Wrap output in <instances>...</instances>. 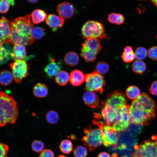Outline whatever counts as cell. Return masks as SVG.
Segmentation results:
<instances>
[{"label": "cell", "instance_id": "obj_1", "mask_svg": "<svg viewBox=\"0 0 157 157\" xmlns=\"http://www.w3.org/2000/svg\"><path fill=\"white\" fill-rule=\"evenodd\" d=\"M156 110L155 101L147 94L142 93L133 101L130 106V122L147 125L156 117Z\"/></svg>", "mask_w": 157, "mask_h": 157}, {"label": "cell", "instance_id": "obj_2", "mask_svg": "<svg viewBox=\"0 0 157 157\" xmlns=\"http://www.w3.org/2000/svg\"><path fill=\"white\" fill-rule=\"evenodd\" d=\"M10 21L12 29L9 43L25 46L34 42L35 40L31 32L34 25L31 21L30 15L17 17Z\"/></svg>", "mask_w": 157, "mask_h": 157}, {"label": "cell", "instance_id": "obj_3", "mask_svg": "<svg viewBox=\"0 0 157 157\" xmlns=\"http://www.w3.org/2000/svg\"><path fill=\"white\" fill-rule=\"evenodd\" d=\"M18 115L17 103L13 98L0 91V127L15 123Z\"/></svg>", "mask_w": 157, "mask_h": 157}, {"label": "cell", "instance_id": "obj_4", "mask_svg": "<svg viewBox=\"0 0 157 157\" xmlns=\"http://www.w3.org/2000/svg\"><path fill=\"white\" fill-rule=\"evenodd\" d=\"M83 37L91 38L105 39L107 35L104 26L101 23L95 20H88L83 25L81 30Z\"/></svg>", "mask_w": 157, "mask_h": 157}, {"label": "cell", "instance_id": "obj_5", "mask_svg": "<svg viewBox=\"0 0 157 157\" xmlns=\"http://www.w3.org/2000/svg\"><path fill=\"white\" fill-rule=\"evenodd\" d=\"M85 135L82 138L85 145L92 151L103 142L102 133L100 129L93 128L90 126L85 128L84 130Z\"/></svg>", "mask_w": 157, "mask_h": 157}, {"label": "cell", "instance_id": "obj_6", "mask_svg": "<svg viewBox=\"0 0 157 157\" xmlns=\"http://www.w3.org/2000/svg\"><path fill=\"white\" fill-rule=\"evenodd\" d=\"M93 123L101 131L104 145L106 147L111 146L113 149H116L119 138L118 132L112 126L104 125L101 121L94 120Z\"/></svg>", "mask_w": 157, "mask_h": 157}, {"label": "cell", "instance_id": "obj_7", "mask_svg": "<svg viewBox=\"0 0 157 157\" xmlns=\"http://www.w3.org/2000/svg\"><path fill=\"white\" fill-rule=\"evenodd\" d=\"M85 86L87 90L99 92L102 93L105 81L103 75L94 71L85 75Z\"/></svg>", "mask_w": 157, "mask_h": 157}, {"label": "cell", "instance_id": "obj_8", "mask_svg": "<svg viewBox=\"0 0 157 157\" xmlns=\"http://www.w3.org/2000/svg\"><path fill=\"white\" fill-rule=\"evenodd\" d=\"M135 149L131 157H157V144L152 140L143 141Z\"/></svg>", "mask_w": 157, "mask_h": 157}, {"label": "cell", "instance_id": "obj_9", "mask_svg": "<svg viewBox=\"0 0 157 157\" xmlns=\"http://www.w3.org/2000/svg\"><path fill=\"white\" fill-rule=\"evenodd\" d=\"M130 106L126 104L117 109V117L112 125L117 132H124L129 127Z\"/></svg>", "mask_w": 157, "mask_h": 157}, {"label": "cell", "instance_id": "obj_10", "mask_svg": "<svg viewBox=\"0 0 157 157\" xmlns=\"http://www.w3.org/2000/svg\"><path fill=\"white\" fill-rule=\"evenodd\" d=\"M10 66L15 82L17 83H21L23 80L29 74V67L25 60H14L10 64Z\"/></svg>", "mask_w": 157, "mask_h": 157}, {"label": "cell", "instance_id": "obj_11", "mask_svg": "<svg viewBox=\"0 0 157 157\" xmlns=\"http://www.w3.org/2000/svg\"><path fill=\"white\" fill-rule=\"evenodd\" d=\"M127 101L125 95L122 92L116 90L108 95L105 100L102 102L103 107L111 106L116 109L126 105Z\"/></svg>", "mask_w": 157, "mask_h": 157}, {"label": "cell", "instance_id": "obj_12", "mask_svg": "<svg viewBox=\"0 0 157 157\" xmlns=\"http://www.w3.org/2000/svg\"><path fill=\"white\" fill-rule=\"evenodd\" d=\"M11 29L10 21L4 17L0 18V44L9 43Z\"/></svg>", "mask_w": 157, "mask_h": 157}, {"label": "cell", "instance_id": "obj_13", "mask_svg": "<svg viewBox=\"0 0 157 157\" xmlns=\"http://www.w3.org/2000/svg\"><path fill=\"white\" fill-rule=\"evenodd\" d=\"M56 11L59 16L65 19L72 17L74 14L75 10L72 3L64 1L60 3L58 5Z\"/></svg>", "mask_w": 157, "mask_h": 157}, {"label": "cell", "instance_id": "obj_14", "mask_svg": "<svg viewBox=\"0 0 157 157\" xmlns=\"http://www.w3.org/2000/svg\"><path fill=\"white\" fill-rule=\"evenodd\" d=\"M103 107L101 113L105 125H112L117 117V109L109 106H105Z\"/></svg>", "mask_w": 157, "mask_h": 157}, {"label": "cell", "instance_id": "obj_15", "mask_svg": "<svg viewBox=\"0 0 157 157\" xmlns=\"http://www.w3.org/2000/svg\"><path fill=\"white\" fill-rule=\"evenodd\" d=\"M65 19L53 14H49L46 19L48 26L55 32L61 28L64 24Z\"/></svg>", "mask_w": 157, "mask_h": 157}, {"label": "cell", "instance_id": "obj_16", "mask_svg": "<svg viewBox=\"0 0 157 157\" xmlns=\"http://www.w3.org/2000/svg\"><path fill=\"white\" fill-rule=\"evenodd\" d=\"M82 48L89 51L98 53L102 47L100 39L91 38L86 39L82 44Z\"/></svg>", "mask_w": 157, "mask_h": 157}, {"label": "cell", "instance_id": "obj_17", "mask_svg": "<svg viewBox=\"0 0 157 157\" xmlns=\"http://www.w3.org/2000/svg\"><path fill=\"white\" fill-rule=\"evenodd\" d=\"M83 99L85 104L92 108H96L99 103L98 96L95 92L92 91H85L83 95Z\"/></svg>", "mask_w": 157, "mask_h": 157}, {"label": "cell", "instance_id": "obj_18", "mask_svg": "<svg viewBox=\"0 0 157 157\" xmlns=\"http://www.w3.org/2000/svg\"><path fill=\"white\" fill-rule=\"evenodd\" d=\"M50 62L44 68V71L50 78L55 76L60 71L61 67L58 63L56 62L55 60L50 58Z\"/></svg>", "mask_w": 157, "mask_h": 157}, {"label": "cell", "instance_id": "obj_19", "mask_svg": "<svg viewBox=\"0 0 157 157\" xmlns=\"http://www.w3.org/2000/svg\"><path fill=\"white\" fill-rule=\"evenodd\" d=\"M85 80V75L81 71L75 69L71 72L69 75V81L73 86H78L81 85Z\"/></svg>", "mask_w": 157, "mask_h": 157}, {"label": "cell", "instance_id": "obj_20", "mask_svg": "<svg viewBox=\"0 0 157 157\" xmlns=\"http://www.w3.org/2000/svg\"><path fill=\"white\" fill-rule=\"evenodd\" d=\"M11 56L12 59L25 60L27 59L26 48L24 46L20 44L14 45Z\"/></svg>", "mask_w": 157, "mask_h": 157}, {"label": "cell", "instance_id": "obj_21", "mask_svg": "<svg viewBox=\"0 0 157 157\" xmlns=\"http://www.w3.org/2000/svg\"><path fill=\"white\" fill-rule=\"evenodd\" d=\"M33 95L38 98H44L48 94L49 90L47 86L41 83H38L34 86L33 90Z\"/></svg>", "mask_w": 157, "mask_h": 157}, {"label": "cell", "instance_id": "obj_22", "mask_svg": "<svg viewBox=\"0 0 157 157\" xmlns=\"http://www.w3.org/2000/svg\"><path fill=\"white\" fill-rule=\"evenodd\" d=\"M0 44V64L8 61L12 58L11 49L5 44Z\"/></svg>", "mask_w": 157, "mask_h": 157}, {"label": "cell", "instance_id": "obj_23", "mask_svg": "<svg viewBox=\"0 0 157 157\" xmlns=\"http://www.w3.org/2000/svg\"><path fill=\"white\" fill-rule=\"evenodd\" d=\"M31 16L33 23L38 24L45 20L47 16L44 10L40 9L34 10L31 13Z\"/></svg>", "mask_w": 157, "mask_h": 157}, {"label": "cell", "instance_id": "obj_24", "mask_svg": "<svg viewBox=\"0 0 157 157\" xmlns=\"http://www.w3.org/2000/svg\"><path fill=\"white\" fill-rule=\"evenodd\" d=\"M64 60L67 65L70 66H74L78 64L79 58L76 53L70 51L67 53L65 55Z\"/></svg>", "mask_w": 157, "mask_h": 157}, {"label": "cell", "instance_id": "obj_25", "mask_svg": "<svg viewBox=\"0 0 157 157\" xmlns=\"http://www.w3.org/2000/svg\"><path fill=\"white\" fill-rule=\"evenodd\" d=\"M14 80L12 73L9 70H5L0 72V84L4 86L10 85Z\"/></svg>", "mask_w": 157, "mask_h": 157}, {"label": "cell", "instance_id": "obj_26", "mask_svg": "<svg viewBox=\"0 0 157 157\" xmlns=\"http://www.w3.org/2000/svg\"><path fill=\"white\" fill-rule=\"evenodd\" d=\"M121 57L123 61L126 63L133 61L135 58V55L132 47L130 46H126L124 48Z\"/></svg>", "mask_w": 157, "mask_h": 157}, {"label": "cell", "instance_id": "obj_27", "mask_svg": "<svg viewBox=\"0 0 157 157\" xmlns=\"http://www.w3.org/2000/svg\"><path fill=\"white\" fill-rule=\"evenodd\" d=\"M69 75L65 71H60L55 77V81L59 85L63 86L65 85L69 81Z\"/></svg>", "mask_w": 157, "mask_h": 157}, {"label": "cell", "instance_id": "obj_28", "mask_svg": "<svg viewBox=\"0 0 157 157\" xmlns=\"http://www.w3.org/2000/svg\"><path fill=\"white\" fill-rule=\"evenodd\" d=\"M132 69L136 74H141L144 73L147 69L145 63L142 60H137L132 64Z\"/></svg>", "mask_w": 157, "mask_h": 157}, {"label": "cell", "instance_id": "obj_29", "mask_svg": "<svg viewBox=\"0 0 157 157\" xmlns=\"http://www.w3.org/2000/svg\"><path fill=\"white\" fill-rule=\"evenodd\" d=\"M127 97L131 100H135L138 97L140 94V91L137 86L132 85L129 86L126 91Z\"/></svg>", "mask_w": 157, "mask_h": 157}, {"label": "cell", "instance_id": "obj_30", "mask_svg": "<svg viewBox=\"0 0 157 157\" xmlns=\"http://www.w3.org/2000/svg\"><path fill=\"white\" fill-rule=\"evenodd\" d=\"M107 19L111 24L117 25L123 24L125 21V18L124 16L119 13H112L109 14Z\"/></svg>", "mask_w": 157, "mask_h": 157}, {"label": "cell", "instance_id": "obj_31", "mask_svg": "<svg viewBox=\"0 0 157 157\" xmlns=\"http://www.w3.org/2000/svg\"><path fill=\"white\" fill-rule=\"evenodd\" d=\"M59 149L61 151L65 154H68L73 150V146L72 142L68 139L62 140L59 145Z\"/></svg>", "mask_w": 157, "mask_h": 157}, {"label": "cell", "instance_id": "obj_32", "mask_svg": "<svg viewBox=\"0 0 157 157\" xmlns=\"http://www.w3.org/2000/svg\"><path fill=\"white\" fill-rule=\"evenodd\" d=\"M15 0H0V13L5 14L15 4Z\"/></svg>", "mask_w": 157, "mask_h": 157}, {"label": "cell", "instance_id": "obj_33", "mask_svg": "<svg viewBox=\"0 0 157 157\" xmlns=\"http://www.w3.org/2000/svg\"><path fill=\"white\" fill-rule=\"evenodd\" d=\"M46 119L47 122L51 124L57 123L59 119V116L58 113L53 110L49 111L46 114Z\"/></svg>", "mask_w": 157, "mask_h": 157}, {"label": "cell", "instance_id": "obj_34", "mask_svg": "<svg viewBox=\"0 0 157 157\" xmlns=\"http://www.w3.org/2000/svg\"><path fill=\"white\" fill-rule=\"evenodd\" d=\"M31 34L34 40H39L45 35L44 29L38 26H34L32 28Z\"/></svg>", "mask_w": 157, "mask_h": 157}, {"label": "cell", "instance_id": "obj_35", "mask_svg": "<svg viewBox=\"0 0 157 157\" xmlns=\"http://www.w3.org/2000/svg\"><path fill=\"white\" fill-rule=\"evenodd\" d=\"M95 68L96 71L101 74L103 75L108 72L109 66L106 62L101 61L97 63L95 66Z\"/></svg>", "mask_w": 157, "mask_h": 157}, {"label": "cell", "instance_id": "obj_36", "mask_svg": "<svg viewBox=\"0 0 157 157\" xmlns=\"http://www.w3.org/2000/svg\"><path fill=\"white\" fill-rule=\"evenodd\" d=\"M135 58L138 60H142L145 59L148 55V51L146 48L142 47H138L135 51Z\"/></svg>", "mask_w": 157, "mask_h": 157}, {"label": "cell", "instance_id": "obj_37", "mask_svg": "<svg viewBox=\"0 0 157 157\" xmlns=\"http://www.w3.org/2000/svg\"><path fill=\"white\" fill-rule=\"evenodd\" d=\"M31 147L34 151L39 153H40L44 149L45 145L42 141L35 140L32 142Z\"/></svg>", "mask_w": 157, "mask_h": 157}, {"label": "cell", "instance_id": "obj_38", "mask_svg": "<svg viewBox=\"0 0 157 157\" xmlns=\"http://www.w3.org/2000/svg\"><path fill=\"white\" fill-rule=\"evenodd\" d=\"M73 154L75 157H86L88 155V151L85 147L78 146L74 149Z\"/></svg>", "mask_w": 157, "mask_h": 157}, {"label": "cell", "instance_id": "obj_39", "mask_svg": "<svg viewBox=\"0 0 157 157\" xmlns=\"http://www.w3.org/2000/svg\"><path fill=\"white\" fill-rule=\"evenodd\" d=\"M148 56L149 58L154 61H157V46L150 47L148 51Z\"/></svg>", "mask_w": 157, "mask_h": 157}, {"label": "cell", "instance_id": "obj_40", "mask_svg": "<svg viewBox=\"0 0 157 157\" xmlns=\"http://www.w3.org/2000/svg\"><path fill=\"white\" fill-rule=\"evenodd\" d=\"M9 149L8 145L0 142V157H7Z\"/></svg>", "mask_w": 157, "mask_h": 157}, {"label": "cell", "instance_id": "obj_41", "mask_svg": "<svg viewBox=\"0 0 157 157\" xmlns=\"http://www.w3.org/2000/svg\"><path fill=\"white\" fill-rule=\"evenodd\" d=\"M54 152L51 149H44L41 152L39 155V157H54Z\"/></svg>", "mask_w": 157, "mask_h": 157}, {"label": "cell", "instance_id": "obj_42", "mask_svg": "<svg viewBox=\"0 0 157 157\" xmlns=\"http://www.w3.org/2000/svg\"><path fill=\"white\" fill-rule=\"evenodd\" d=\"M149 90L151 94L157 96V80L154 81L152 83Z\"/></svg>", "mask_w": 157, "mask_h": 157}, {"label": "cell", "instance_id": "obj_43", "mask_svg": "<svg viewBox=\"0 0 157 157\" xmlns=\"http://www.w3.org/2000/svg\"><path fill=\"white\" fill-rule=\"evenodd\" d=\"M97 157H111L110 154L106 152H102L100 153Z\"/></svg>", "mask_w": 157, "mask_h": 157}, {"label": "cell", "instance_id": "obj_44", "mask_svg": "<svg viewBox=\"0 0 157 157\" xmlns=\"http://www.w3.org/2000/svg\"><path fill=\"white\" fill-rule=\"evenodd\" d=\"M151 139L157 144V133L152 136Z\"/></svg>", "mask_w": 157, "mask_h": 157}, {"label": "cell", "instance_id": "obj_45", "mask_svg": "<svg viewBox=\"0 0 157 157\" xmlns=\"http://www.w3.org/2000/svg\"><path fill=\"white\" fill-rule=\"evenodd\" d=\"M27 1L29 3L34 4L37 3L39 0H27Z\"/></svg>", "mask_w": 157, "mask_h": 157}, {"label": "cell", "instance_id": "obj_46", "mask_svg": "<svg viewBox=\"0 0 157 157\" xmlns=\"http://www.w3.org/2000/svg\"><path fill=\"white\" fill-rule=\"evenodd\" d=\"M151 1L157 7V0H151Z\"/></svg>", "mask_w": 157, "mask_h": 157}, {"label": "cell", "instance_id": "obj_47", "mask_svg": "<svg viewBox=\"0 0 157 157\" xmlns=\"http://www.w3.org/2000/svg\"><path fill=\"white\" fill-rule=\"evenodd\" d=\"M57 157H67V156L64 155H60L58 156Z\"/></svg>", "mask_w": 157, "mask_h": 157}, {"label": "cell", "instance_id": "obj_48", "mask_svg": "<svg viewBox=\"0 0 157 157\" xmlns=\"http://www.w3.org/2000/svg\"><path fill=\"white\" fill-rule=\"evenodd\" d=\"M121 157H128L127 156H122Z\"/></svg>", "mask_w": 157, "mask_h": 157}, {"label": "cell", "instance_id": "obj_49", "mask_svg": "<svg viewBox=\"0 0 157 157\" xmlns=\"http://www.w3.org/2000/svg\"><path fill=\"white\" fill-rule=\"evenodd\" d=\"M156 39H157V34L156 35Z\"/></svg>", "mask_w": 157, "mask_h": 157}, {"label": "cell", "instance_id": "obj_50", "mask_svg": "<svg viewBox=\"0 0 157 157\" xmlns=\"http://www.w3.org/2000/svg\"><path fill=\"white\" fill-rule=\"evenodd\" d=\"M139 0V1H143V0Z\"/></svg>", "mask_w": 157, "mask_h": 157}]
</instances>
